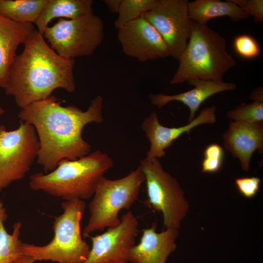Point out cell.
<instances>
[{
	"label": "cell",
	"instance_id": "1",
	"mask_svg": "<svg viewBox=\"0 0 263 263\" xmlns=\"http://www.w3.org/2000/svg\"><path fill=\"white\" fill-rule=\"evenodd\" d=\"M103 99L97 95L85 111L74 106H63L54 95L21 109L20 120L32 125L38 137L37 162L45 173L54 170L62 159L75 160L89 154L91 146L82 137L87 124L101 123Z\"/></svg>",
	"mask_w": 263,
	"mask_h": 263
},
{
	"label": "cell",
	"instance_id": "2",
	"mask_svg": "<svg viewBox=\"0 0 263 263\" xmlns=\"http://www.w3.org/2000/svg\"><path fill=\"white\" fill-rule=\"evenodd\" d=\"M23 44V51L11 64L4 89L19 107L45 99L58 88L69 93L75 90V59L58 55L37 29Z\"/></svg>",
	"mask_w": 263,
	"mask_h": 263
},
{
	"label": "cell",
	"instance_id": "3",
	"mask_svg": "<svg viewBox=\"0 0 263 263\" xmlns=\"http://www.w3.org/2000/svg\"><path fill=\"white\" fill-rule=\"evenodd\" d=\"M113 165V159L98 150L75 160L62 159L49 172L32 174L29 186L65 201L83 200L93 196L99 182Z\"/></svg>",
	"mask_w": 263,
	"mask_h": 263
},
{
	"label": "cell",
	"instance_id": "4",
	"mask_svg": "<svg viewBox=\"0 0 263 263\" xmlns=\"http://www.w3.org/2000/svg\"><path fill=\"white\" fill-rule=\"evenodd\" d=\"M178 60L171 84L193 79L223 82L224 75L236 64L226 49L225 38L207 24L193 21L188 44Z\"/></svg>",
	"mask_w": 263,
	"mask_h": 263
},
{
	"label": "cell",
	"instance_id": "5",
	"mask_svg": "<svg viewBox=\"0 0 263 263\" xmlns=\"http://www.w3.org/2000/svg\"><path fill=\"white\" fill-rule=\"evenodd\" d=\"M63 213L56 217L53 228L54 236L48 244L21 245L22 255L37 261H51L58 263H84L90 251L89 245L83 239L81 222L86 204L80 199L65 201L61 203Z\"/></svg>",
	"mask_w": 263,
	"mask_h": 263
},
{
	"label": "cell",
	"instance_id": "6",
	"mask_svg": "<svg viewBox=\"0 0 263 263\" xmlns=\"http://www.w3.org/2000/svg\"><path fill=\"white\" fill-rule=\"evenodd\" d=\"M145 180L140 165L121 178L110 180L102 177L89 205L90 216L83 230V237L119 225L121 222L119 212L123 209H130L137 199Z\"/></svg>",
	"mask_w": 263,
	"mask_h": 263
},
{
	"label": "cell",
	"instance_id": "7",
	"mask_svg": "<svg viewBox=\"0 0 263 263\" xmlns=\"http://www.w3.org/2000/svg\"><path fill=\"white\" fill-rule=\"evenodd\" d=\"M104 35L102 20L92 12L73 19H59L46 29L43 36L60 56L75 59L93 55Z\"/></svg>",
	"mask_w": 263,
	"mask_h": 263
},
{
	"label": "cell",
	"instance_id": "8",
	"mask_svg": "<svg viewBox=\"0 0 263 263\" xmlns=\"http://www.w3.org/2000/svg\"><path fill=\"white\" fill-rule=\"evenodd\" d=\"M140 166L145 178L146 206L162 212L164 228L178 229L189 207L179 182L164 170L158 159L145 158Z\"/></svg>",
	"mask_w": 263,
	"mask_h": 263
},
{
	"label": "cell",
	"instance_id": "9",
	"mask_svg": "<svg viewBox=\"0 0 263 263\" xmlns=\"http://www.w3.org/2000/svg\"><path fill=\"white\" fill-rule=\"evenodd\" d=\"M39 148L34 127L20 120L19 127L8 131L0 125V188L23 178L29 171Z\"/></svg>",
	"mask_w": 263,
	"mask_h": 263
},
{
	"label": "cell",
	"instance_id": "10",
	"mask_svg": "<svg viewBox=\"0 0 263 263\" xmlns=\"http://www.w3.org/2000/svg\"><path fill=\"white\" fill-rule=\"evenodd\" d=\"M187 0H159L157 5L142 17L157 31L169 51L178 59L185 50L191 31Z\"/></svg>",
	"mask_w": 263,
	"mask_h": 263
},
{
	"label": "cell",
	"instance_id": "11",
	"mask_svg": "<svg viewBox=\"0 0 263 263\" xmlns=\"http://www.w3.org/2000/svg\"><path fill=\"white\" fill-rule=\"evenodd\" d=\"M119 225L91 236L92 246L84 263H127L131 249L135 244L138 221L131 211L123 214Z\"/></svg>",
	"mask_w": 263,
	"mask_h": 263
},
{
	"label": "cell",
	"instance_id": "12",
	"mask_svg": "<svg viewBox=\"0 0 263 263\" xmlns=\"http://www.w3.org/2000/svg\"><path fill=\"white\" fill-rule=\"evenodd\" d=\"M117 39L127 56L144 62L170 56L169 50L155 28L141 17L117 29Z\"/></svg>",
	"mask_w": 263,
	"mask_h": 263
},
{
	"label": "cell",
	"instance_id": "13",
	"mask_svg": "<svg viewBox=\"0 0 263 263\" xmlns=\"http://www.w3.org/2000/svg\"><path fill=\"white\" fill-rule=\"evenodd\" d=\"M216 108L212 105L202 110L199 114L187 124L178 127H168L159 122L157 113L153 111L142 124V128L150 143L146 159L151 160L166 155L165 150L184 133H189L196 127L214 124L216 121Z\"/></svg>",
	"mask_w": 263,
	"mask_h": 263
},
{
	"label": "cell",
	"instance_id": "14",
	"mask_svg": "<svg viewBox=\"0 0 263 263\" xmlns=\"http://www.w3.org/2000/svg\"><path fill=\"white\" fill-rule=\"evenodd\" d=\"M222 139L225 148L239 160L243 170L248 172L255 151L263 153V122L231 121Z\"/></svg>",
	"mask_w": 263,
	"mask_h": 263
},
{
	"label": "cell",
	"instance_id": "15",
	"mask_svg": "<svg viewBox=\"0 0 263 263\" xmlns=\"http://www.w3.org/2000/svg\"><path fill=\"white\" fill-rule=\"evenodd\" d=\"M157 224L143 230L140 243L131 249L128 262L132 263H166L169 256L175 249L179 231L167 228L161 232L156 231Z\"/></svg>",
	"mask_w": 263,
	"mask_h": 263
},
{
	"label": "cell",
	"instance_id": "16",
	"mask_svg": "<svg viewBox=\"0 0 263 263\" xmlns=\"http://www.w3.org/2000/svg\"><path fill=\"white\" fill-rule=\"evenodd\" d=\"M187 82L194 88L190 90L173 95L162 94H150L149 98L152 104L160 109L170 102L176 101L183 103L189 110L188 121L192 120L201 104L208 97L217 93L234 90V83L216 82L211 80L193 79Z\"/></svg>",
	"mask_w": 263,
	"mask_h": 263
},
{
	"label": "cell",
	"instance_id": "17",
	"mask_svg": "<svg viewBox=\"0 0 263 263\" xmlns=\"http://www.w3.org/2000/svg\"><path fill=\"white\" fill-rule=\"evenodd\" d=\"M35 30L33 23L18 22L0 15V87L5 89L9 68L19 46Z\"/></svg>",
	"mask_w": 263,
	"mask_h": 263
},
{
	"label": "cell",
	"instance_id": "18",
	"mask_svg": "<svg viewBox=\"0 0 263 263\" xmlns=\"http://www.w3.org/2000/svg\"><path fill=\"white\" fill-rule=\"evenodd\" d=\"M188 15L191 21L207 24L214 18L227 16L233 22L246 19L249 16L232 0H196L188 3Z\"/></svg>",
	"mask_w": 263,
	"mask_h": 263
},
{
	"label": "cell",
	"instance_id": "19",
	"mask_svg": "<svg viewBox=\"0 0 263 263\" xmlns=\"http://www.w3.org/2000/svg\"><path fill=\"white\" fill-rule=\"evenodd\" d=\"M92 0H47L35 24L43 35L51 21L56 18L73 19L93 12Z\"/></svg>",
	"mask_w": 263,
	"mask_h": 263
},
{
	"label": "cell",
	"instance_id": "20",
	"mask_svg": "<svg viewBox=\"0 0 263 263\" xmlns=\"http://www.w3.org/2000/svg\"><path fill=\"white\" fill-rule=\"evenodd\" d=\"M47 0H0V15L18 22L36 23Z\"/></svg>",
	"mask_w": 263,
	"mask_h": 263
},
{
	"label": "cell",
	"instance_id": "21",
	"mask_svg": "<svg viewBox=\"0 0 263 263\" xmlns=\"http://www.w3.org/2000/svg\"><path fill=\"white\" fill-rule=\"evenodd\" d=\"M7 218L6 209L0 202V263H9L22 255L20 248L22 243L19 239L21 222H16L12 233L9 234L4 224Z\"/></svg>",
	"mask_w": 263,
	"mask_h": 263
},
{
	"label": "cell",
	"instance_id": "22",
	"mask_svg": "<svg viewBox=\"0 0 263 263\" xmlns=\"http://www.w3.org/2000/svg\"><path fill=\"white\" fill-rule=\"evenodd\" d=\"M158 2L159 0H121L118 17L113 23L114 27L117 29L142 17L154 8Z\"/></svg>",
	"mask_w": 263,
	"mask_h": 263
},
{
	"label": "cell",
	"instance_id": "23",
	"mask_svg": "<svg viewBox=\"0 0 263 263\" xmlns=\"http://www.w3.org/2000/svg\"><path fill=\"white\" fill-rule=\"evenodd\" d=\"M227 116L233 121L251 122L263 120V102H253L250 104L242 103L229 111Z\"/></svg>",
	"mask_w": 263,
	"mask_h": 263
},
{
	"label": "cell",
	"instance_id": "24",
	"mask_svg": "<svg viewBox=\"0 0 263 263\" xmlns=\"http://www.w3.org/2000/svg\"><path fill=\"white\" fill-rule=\"evenodd\" d=\"M224 157V151L222 147L216 143L207 146L204 152L202 163V172L215 173L221 168Z\"/></svg>",
	"mask_w": 263,
	"mask_h": 263
},
{
	"label": "cell",
	"instance_id": "25",
	"mask_svg": "<svg viewBox=\"0 0 263 263\" xmlns=\"http://www.w3.org/2000/svg\"><path fill=\"white\" fill-rule=\"evenodd\" d=\"M233 46L236 53L244 58H255L260 53L258 42L250 35L244 34L236 37L234 39Z\"/></svg>",
	"mask_w": 263,
	"mask_h": 263
},
{
	"label": "cell",
	"instance_id": "26",
	"mask_svg": "<svg viewBox=\"0 0 263 263\" xmlns=\"http://www.w3.org/2000/svg\"><path fill=\"white\" fill-rule=\"evenodd\" d=\"M261 179L257 177H242L235 179V184L239 192L246 198H252L258 193Z\"/></svg>",
	"mask_w": 263,
	"mask_h": 263
},
{
	"label": "cell",
	"instance_id": "27",
	"mask_svg": "<svg viewBox=\"0 0 263 263\" xmlns=\"http://www.w3.org/2000/svg\"><path fill=\"white\" fill-rule=\"evenodd\" d=\"M248 16L254 17L256 23L263 21V0H232Z\"/></svg>",
	"mask_w": 263,
	"mask_h": 263
},
{
	"label": "cell",
	"instance_id": "28",
	"mask_svg": "<svg viewBox=\"0 0 263 263\" xmlns=\"http://www.w3.org/2000/svg\"><path fill=\"white\" fill-rule=\"evenodd\" d=\"M121 0H104L103 2L109 11L113 13H118Z\"/></svg>",
	"mask_w": 263,
	"mask_h": 263
},
{
	"label": "cell",
	"instance_id": "29",
	"mask_svg": "<svg viewBox=\"0 0 263 263\" xmlns=\"http://www.w3.org/2000/svg\"><path fill=\"white\" fill-rule=\"evenodd\" d=\"M250 98L253 102H263V88L259 87L255 89L251 93Z\"/></svg>",
	"mask_w": 263,
	"mask_h": 263
},
{
	"label": "cell",
	"instance_id": "30",
	"mask_svg": "<svg viewBox=\"0 0 263 263\" xmlns=\"http://www.w3.org/2000/svg\"><path fill=\"white\" fill-rule=\"evenodd\" d=\"M35 262L31 257L22 255L9 263H34Z\"/></svg>",
	"mask_w": 263,
	"mask_h": 263
},
{
	"label": "cell",
	"instance_id": "31",
	"mask_svg": "<svg viewBox=\"0 0 263 263\" xmlns=\"http://www.w3.org/2000/svg\"><path fill=\"white\" fill-rule=\"evenodd\" d=\"M5 113L4 110L0 106V117Z\"/></svg>",
	"mask_w": 263,
	"mask_h": 263
},
{
	"label": "cell",
	"instance_id": "32",
	"mask_svg": "<svg viewBox=\"0 0 263 263\" xmlns=\"http://www.w3.org/2000/svg\"><path fill=\"white\" fill-rule=\"evenodd\" d=\"M0 191H1V189L0 188Z\"/></svg>",
	"mask_w": 263,
	"mask_h": 263
}]
</instances>
